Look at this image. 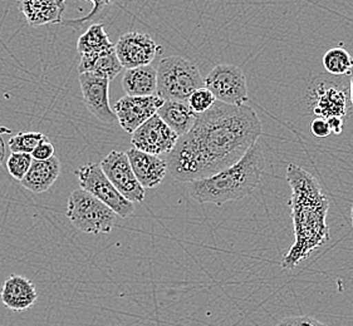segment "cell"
Returning a JSON list of instances; mask_svg holds the SVG:
<instances>
[{"instance_id":"33","label":"cell","mask_w":353,"mask_h":326,"mask_svg":"<svg viewBox=\"0 0 353 326\" xmlns=\"http://www.w3.org/2000/svg\"><path fill=\"white\" fill-rule=\"evenodd\" d=\"M351 220H352V228H353V204L351 206Z\"/></svg>"},{"instance_id":"3","label":"cell","mask_w":353,"mask_h":326,"mask_svg":"<svg viewBox=\"0 0 353 326\" xmlns=\"http://www.w3.org/2000/svg\"><path fill=\"white\" fill-rule=\"evenodd\" d=\"M265 158L259 143H255L238 162L210 177L188 184L191 199L198 204L221 206L252 195L261 184Z\"/></svg>"},{"instance_id":"22","label":"cell","mask_w":353,"mask_h":326,"mask_svg":"<svg viewBox=\"0 0 353 326\" xmlns=\"http://www.w3.org/2000/svg\"><path fill=\"white\" fill-rule=\"evenodd\" d=\"M322 64L331 76H350L352 73L353 57L345 48H331L325 52Z\"/></svg>"},{"instance_id":"6","label":"cell","mask_w":353,"mask_h":326,"mask_svg":"<svg viewBox=\"0 0 353 326\" xmlns=\"http://www.w3.org/2000/svg\"><path fill=\"white\" fill-rule=\"evenodd\" d=\"M307 105L312 113L321 118H346L348 112L346 88L339 79L318 76L308 85Z\"/></svg>"},{"instance_id":"12","label":"cell","mask_w":353,"mask_h":326,"mask_svg":"<svg viewBox=\"0 0 353 326\" xmlns=\"http://www.w3.org/2000/svg\"><path fill=\"white\" fill-rule=\"evenodd\" d=\"M163 102L165 100L156 94L150 97L125 96L117 100L113 112L122 129L128 133H134L137 128L157 113Z\"/></svg>"},{"instance_id":"18","label":"cell","mask_w":353,"mask_h":326,"mask_svg":"<svg viewBox=\"0 0 353 326\" xmlns=\"http://www.w3.org/2000/svg\"><path fill=\"white\" fill-rule=\"evenodd\" d=\"M61 171L62 166L58 157L53 156L47 161L33 160L30 169L21 182L29 191L43 193L48 191L54 184L61 175Z\"/></svg>"},{"instance_id":"27","label":"cell","mask_w":353,"mask_h":326,"mask_svg":"<svg viewBox=\"0 0 353 326\" xmlns=\"http://www.w3.org/2000/svg\"><path fill=\"white\" fill-rule=\"evenodd\" d=\"M92 4L94 8H93L92 12H91L90 14L87 15V17H83V18H81V19L62 21L61 24H63V25H68V27H72V28L74 29L81 28V27L85 24V21H90V19L92 18L93 15H96L97 13H99L103 8L111 6V3H110V1H92Z\"/></svg>"},{"instance_id":"2","label":"cell","mask_w":353,"mask_h":326,"mask_svg":"<svg viewBox=\"0 0 353 326\" xmlns=\"http://www.w3.org/2000/svg\"><path fill=\"white\" fill-rule=\"evenodd\" d=\"M285 177L292 190L288 205L294 226V243L281 265L284 270H292L331 240L327 225L330 199L317 178L297 164H288Z\"/></svg>"},{"instance_id":"23","label":"cell","mask_w":353,"mask_h":326,"mask_svg":"<svg viewBox=\"0 0 353 326\" xmlns=\"http://www.w3.org/2000/svg\"><path fill=\"white\" fill-rule=\"evenodd\" d=\"M47 135L41 132H19L13 135L8 146L13 153H28L32 155V152L36 149L37 146L42 142L43 140Z\"/></svg>"},{"instance_id":"19","label":"cell","mask_w":353,"mask_h":326,"mask_svg":"<svg viewBox=\"0 0 353 326\" xmlns=\"http://www.w3.org/2000/svg\"><path fill=\"white\" fill-rule=\"evenodd\" d=\"M156 114L172 132L176 133L177 137L186 135L198 117V114L191 111L188 103L176 100H165Z\"/></svg>"},{"instance_id":"26","label":"cell","mask_w":353,"mask_h":326,"mask_svg":"<svg viewBox=\"0 0 353 326\" xmlns=\"http://www.w3.org/2000/svg\"><path fill=\"white\" fill-rule=\"evenodd\" d=\"M54 152H56V149H54L53 143L50 142L48 137H46L32 152V158L36 161H47L54 156Z\"/></svg>"},{"instance_id":"7","label":"cell","mask_w":353,"mask_h":326,"mask_svg":"<svg viewBox=\"0 0 353 326\" xmlns=\"http://www.w3.org/2000/svg\"><path fill=\"white\" fill-rule=\"evenodd\" d=\"M74 175L77 176L79 187L83 191L91 193L93 197L110 207L117 216L126 219L134 213V204L121 196L110 180L105 176L99 163L85 164L74 171Z\"/></svg>"},{"instance_id":"1","label":"cell","mask_w":353,"mask_h":326,"mask_svg":"<svg viewBox=\"0 0 353 326\" xmlns=\"http://www.w3.org/2000/svg\"><path fill=\"white\" fill-rule=\"evenodd\" d=\"M263 124L252 107L215 102L166 155L168 172L181 182L210 177L238 162L258 143Z\"/></svg>"},{"instance_id":"30","label":"cell","mask_w":353,"mask_h":326,"mask_svg":"<svg viewBox=\"0 0 353 326\" xmlns=\"http://www.w3.org/2000/svg\"><path fill=\"white\" fill-rule=\"evenodd\" d=\"M330 128H331V132L333 135H341L343 132V127H345V118H339V117H332V118H328L327 120Z\"/></svg>"},{"instance_id":"5","label":"cell","mask_w":353,"mask_h":326,"mask_svg":"<svg viewBox=\"0 0 353 326\" xmlns=\"http://www.w3.org/2000/svg\"><path fill=\"white\" fill-rule=\"evenodd\" d=\"M65 216L78 231L85 234H110L117 215L91 193L76 188L68 197Z\"/></svg>"},{"instance_id":"9","label":"cell","mask_w":353,"mask_h":326,"mask_svg":"<svg viewBox=\"0 0 353 326\" xmlns=\"http://www.w3.org/2000/svg\"><path fill=\"white\" fill-rule=\"evenodd\" d=\"M99 166L122 197L132 204L145 199L146 190L139 184L125 152L111 151Z\"/></svg>"},{"instance_id":"20","label":"cell","mask_w":353,"mask_h":326,"mask_svg":"<svg viewBox=\"0 0 353 326\" xmlns=\"http://www.w3.org/2000/svg\"><path fill=\"white\" fill-rule=\"evenodd\" d=\"M157 85V72L155 67L145 65L128 69L122 78V87L130 97L155 96Z\"/></svg>"},{"instance_id":"25","label":"cell","mask_w":353,"mask_h":326,"mask_svg":"<svg viewBox=\"0 0 353 326\" xmlns=\"http://www.w3.org/2000/svg\"><path fill=\"white\" fill-rule=\"evenodd\" d=\"M215 102L216 100L212 96V93L203 87L191 94L190 98L188 100V105L190 107L192 112H195L196 114H203L206 111H209L214 106Z\"/></svg>"},{"instance_id":"8","label":"cell","mask_w":353,"mask_h":326,"mask_svg":"<svg viewBox=\"0 0 353 326\" xmlns=\"http://www.w3.org/2000/svg\"><path fill=\"white\" fill-rule=\"evenodd\" d=\"M204 87L212 93L215 100L228 106H245L249 100L245 74L233 64L214 67L204 78Z\"/></svg>"},{"instance_id":"24","label":"cell","mask_w":353,"mask_h":326,"mask_svg":"<svg viewBox=\"0 0 353 326\" xmlns=\"http://www.w3.org/2000/svg\"><path fill=\"white\" fill-rule=\"evenodd\" d=\"M33 162L32 155L28 153H13L8 157L7 170L12 177H14L18 181H21L24 176L27 175L30 166Z\"/></svg>"},{"instance_id":"17","label":"cell","mask_w":353,"mask_h":326,"mask_svg":"<svg viewBox=\"0 0 353 326\" xmlns=\"http://www.w3.org/2000/svg\"><path fill=\"white\" fill-rule=\"evenodd\" d=\"M78 71H79V74L93 73L101 78H105L111 82L122 71V65L116 54L114 45L107 48V50L91 52V53H85L83 56H81Z\"/></svg>"},{"instance_id":"32","label":"cell","mask_w":353,"mask_h":326,"mask_svg":"<svg viewBox=\"0 0 353 326\" xmlns=\"http://www.w3.org/2000/svg\"><path fill=\"white\" fill-rule=\"evenodd\" d=\"M350 100H351V105L353 106V77L350 83Z\"/></svg>"},{"instance_id":"29","label":"cell","mask_w":353,"mask_h":326,"mask_svg":"<svg viewBox=\"0 0 353 326\" xmlns=\"http://www.w3.org/2000/svg\"><path fill=\"white\" fill-rule=\"evenodd\" d=\"M310 131H311L312 135L317 137V138H325V137L332 135L328 122L325 118H321V117H317L311 122Z\"/></svg>"},{"instance_id":"16","label":"cell","mask_w":353,"mask_h":326,"mask_svg":"<svg viewBox=\"0 0 353 326\" xmlns=\"http://www.w3.org/2000/svg\"><path fill=\"white\" fill-rule=\"evenodd\" d=\"M18 7L29 25L41 27L61 24L67 4L63 0H24L18 3Z\"/></svg>"},{"instance_id":"4","label":"cell","mask_w":353,"mask_h":326,"mask_svg":"<svg viewBox=\"0 0 353 326\" xmlns=\"http://www.w3.org/2000/svg\"><path fill=\"white\" fill-rule=\"evenodd\" d=\"M156 96L163 100L185 102L191 94L204 87V78L198 65L179 56L163 58L157 67Z\"/></svg>"},{"instance_id":"28","label":"cell","mask_w":353,"mask_h":326,"mask_svg":"<svg viewBox=\"0 0 353 326\" xmlns=\"http://www.w3.org/2000/svg\"><path fill=\"white\" fill-rule=\"evenodd\" d=\"M276 326H327L322 321L311 316H290L285 318Z\"/></svg>"},{"instance_id":"11","label":"cell","mask_w":353,"mask_h":326,"mask_svg":"<svg viewBox=\"0 0 353 326\" xmlns=\"http://www.w3.org/2000/svg\"><path fill=\"white\" fill-rule=\"evenodd\" d=\"M177 137L163 120L155 114L137 128L132 133L131 143L134 149H139L152 156L169 155L176 144Z\"/></svg>"},{"instance_id":"10","label":"cell","mask_w":353,"mask_h":326,"mask_svg":"<svg viewBox=\"0 0 353 326\" xmlns=\"http://www.w3.org/2000/svg\"><path fill=\"white\" fill-rule=\"evenodd\" d=\"M114 50L122 68L134 69L150 65L157 54L163 53V47L146 33L130 32L117 41Z\"/></svg>"},{"instance_id":"31","label":"cell","mask_w":353,"mask_h":326,"mask_svg":"<svg viewBox=\"0 0 353 326\" xmlns=\"http://www.w3.org/2000/svg\"><path fill=\"white\" fill-rule=\"evenodd\" d=\"M6 158V142L3 140V135H1V131H0V164L3 163Z\"/></svg>"},{"instance_id":"13","label":"cell","mask_w":353,"mask_h":326,"mask_svg":"<svg viewBox=\"0 0 353 326\" xmlns=\"http://www.w3.org/2000/svg\"><path fill=\"white\" fill-rule=\"evenodd\" d=\"M87 109L103 123H113L116 116L110 106V80L93 73H82L78 77Z\"/></svg>"},{"instance_id":"14","label":"cell","mask_w":353,"mask_h":326,"mask_svg":"<svg viewBox=\"0 0 353 326\" xmlns=\"http://www.w3.org/2000/svg\"><path fill=\"white\" fill-rule=\"evenodd\" d=\"M131 169L139 184L146 188H155L168 175V163L159 156H152L139 149H131L126 152Z\"/></svg>"},{"instance_id":"15","label":"cell","mask_w":353,"mask_h":326,"mask_svg":"<svg viewBox=\"0 0 353 326\" xmlns=\"http://www.w3.org/2000/svg\"><path fill=\"white\" fill-rule=\"evenodd\" d=\"M0 300L10 312H27L36 304L38 292L36 286L27 277L10 275L3 284Z\"/></svg>"},{"instance_id":"21","label":"cell","mask_w":353,"mask_h":326,"mask_svg":"<svg viewBox=\"0 0 353 326\" xmlns=\"http://www.w3.org/2000/svg\"><path fill=\"white\" fill-rule=\"evenodd\" d=\"M112 45L114 44L110 41V36H107L105 24L96 23L87 29L82 36H79L77 50L79 54L83 56L85 53L107 50Z\"/></svg>"}]
</instances>
